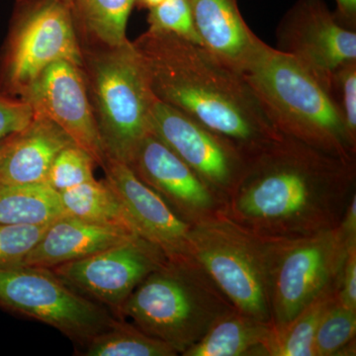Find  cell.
<instances>
[{
    "instance_id": "6da1fadb",
    "label": "cell",
    "mask_w": 356,
    "mask_h": 356,
    "mask_svg": "<svg viewBox=\"0 0 356 356\" xmlns=\"http://www.w3.org/2000/svg\"><path fill=\"white\" fill-rule=\"evenodd\" d=\"M355 161L282 134L245 154L221 212L269 238L314 235L339 227L355 193Z\"/></svg>"
},
{
    "instance_id": "7a4b0ae2",
    "label": "cell",
    "mask_w": 356,
    "mask_h": 356,
    "mask_svg": "<svg viewBox=\"0 0 356 356\" xmlns=\"http://www.w3.org/2000/svg\"><path fill=\"white\" fill-rule=\"evenodd\" d=\"M132 43L154 96L231 140L243 154L282 135L243 74L203 47L149 30Z\"/></svg>"
},
{
    "instance_id": "3957f363",
    "label": "cell",
    "mask_w": 356,
    "mask_h": 356,
    "mask_svg": "<svg viewBox=\"0 0 356 356\" xmlns=\"http://www.w3.org/2000/svg\"><path fill=\"white\" fill-rule=\"evenodd\" d=\"M241 74L281 134L355 163L356 142L334 95L291 56L259 38Z\"/></svg>"
},
{
    "instance_id": "277c9868",
    "label": "cell",
    "mask_w": 356,
    "mask_h": 356,
    "mask_svg": "<svg viewBox=\"0 0 356 356\" xmlns=\"http://www.w3.org/2000/svg\"><path fill=\"white\" fill-rule=\"evenodd\" d=\"M236 310L192 257H166L119 311L182 355L222 316Z\"/></svg>"
},
{
    "instance_id": "5b68a950",
    "label": "cell",
    "mask_w": 356,
    "mask_h": 356,
    "mask_svg": "<svg viewBox=\"0 0 356 356\" xmlns=\"http://www.w3.org/2000/svg\"><path fill=\"white\" fill-rule=\"evenodd\" d=\"M89 100L106 159L130 165L152 133L156 96L132 42L115 47L81 44Z\"/></svg>"
},
{
    "instance_id": "8992f818",
    "label": "cell",
    "mask_w": 356,
    "mask_h": 356,
    "mask_svg": "<svg viewBox=\"0 0 356 356\" xmlns=\"http://www.w3.org/2000/svg\"><path fill=\"white\" fill-rule=\"evenodd\" d=\"M273 241L221 211L191 224L189 233L191 257L236 310L267 323H271Z\"/></svg>"
},
{
    "instance_id": "52a82bcc",
    "label": "cell",
    "mask_w": 356,
    "mask_h": 356,
    "mask_svg": "<svg viewBox=\"0 0 356 356\" xmlns=\"http://www.w3.org/2000/svg\"><path fill=\"white\" fill-rule=\"evenodd\" d=\"M60 60L83 67L72 9L63 0H17L0 55V93L19 98Z\"/></svg>"
},
{
    "instance_id": "ba28073f",
    "label": "cell",
    "mask_w": 356,
    "mask_h": 356,
    "mask_svg": "<svg viewBox=\"0 0 356 356\" xmlns=\"http://www.w3.org/2000/svg\"><path fill=\"white\" fill-rule=\"evenodd\" d=\"M350 248L337 227L299 238H273L270 310L276 331L314 302L337 293Z\"/></svg>"
},
{
    "instance_id": "9c48e42d",
    "label": "cell",
    "mask_w": 356,
    "mask_h": 356,
    "mask_svg": "<svg viewBox=\"0 0 356 356\" xmlns=\"http://www.w3.org/2000/svg\"><path fill=\"white\" fill-rule=\"evenodd\" d=\"M0 308L55 327L79 348L118 320L44 267L0 269Z\"/></svg>"
},
{
    "instance_id": "30bf717a",
    "label": "cell",
    "mask_w": 356,
    "mask_h": 356,
    "mask_svg": "<svg viewBox=\"0 0 356 356\" xmlns=\"http://www.w3.org/2000/svg\"><path fill=\"white\" fill-rule=\"evenodd\" d=\"M278 49L291 56L332 95L337 70L356 60V33L325 0H298L281 20Z\"/></svg>"
},
{
    "instance_id": "8fae6325",
    "label": "cell",
    "mask_w": 356,
    "mask_h": 356,
    "mask_svg": "<svg viewBox=\"0 0 356 356\" xmlns=\"http://www.w3.org/2000/svg\"><path fill=\"white\" fill-rule=\"evenodd\" d=\"M166 259L154 243L140 236L102 252L51 268L69 286L119 316L134 290Z\"/></svg>"
},
{
    "instance_id": "7c38bea8",
    "label": "cell",
    "mask_w": 356,
    "mask_h": 356,
    "mask_svg": "<svg viewBox=\"0 0 356 356\" xmlns=\"http://www.w3.org/2000/svg\"><path fill=\"white\" fill-rule=\"evenodd\" d=\"M152 132L172 149L224 203L245 165V154L228 139L156 97Z\"/></svg>"
},
{
    "instance_id": "4fadbf2b",
    "label": "cell",
    "mask_w": 356,
    "mask_h": 356,
    "mask_svg": "<svg viewBox=\"0 0 356 356\" xmlns=\"http://www.w3.org/2000/svg\"><path fill=\"white\" fill-rule=\"evenodd\" d=\"M21 99L29 103L36 113L57 124L102 168L106 156L89 100L83 67L67 60L51 65Z\"/></svg>"
},
{
    "instance_id": "5bb4252c",
    "label": "cell",
    "mask_w": 356,
    "mask_h": 356,
    "mask_svg": "<svg viewBox=\"0 0 356 356\" xmlns=\"http://www.w3.org/2000/svg\"><path fill=\"white\" fill-rule=\"evenodd\" d=\"M129 168L189 224L222 211L216 192L153 132L143 140Z\"/></svg>"
},
{
    "instance_id": "9a60e30c",
    "label": "cell",
    "mask_w": 356,
    "mask_h": 356,
    "mask_svg": "<svg viewBox=\"0 0 356 356\" xmlns=\"http://www.w3.org/2000/svg\"><path fill=\"white\" fill-rule=\"evenodd\" d=\"M105 180L122 204L142 238L154 243L166 257H191V224L184 221L129 165L107 159Z\"/></svg>"
},
{
    "instance_id": "2e32d148",
    "label": "cell",
    "mask_w": 356,
    "mask_h": 356,
    "mask_svg": "<svg viewBox=\"0 0 356 356\" xmlns=\"http://www.w3.org/2000/svg\"><path fill=\"white\" fill-rule=\"evenodd\" d=\"M135 236L139 235L65 214L49 225L23 266L51 269L86 259Z\"/></svg>"
},
{
    "instance_id": "e0dca14e",
    "label": "cell",
    "mask_w": 356,
    "mask_h": 356,
    "mask_svg": "<svg viewBox=\"0 0 356 356\" xmlns=\"http://www.w3.org/2000/svg\"><path fill=\"white\" fill-rule=\"evenodd\" d=\"M72 145L76 144L63 129L35 112L29 125L16 134L0 161V184H46L56 156Z\"/></svg>"
},
{
    "instance_id": "ac0fdd59",
    "label": "cell",
    "mask_w": 356,
    "mask_h": 356,
    "mask_svg": "<svg viewBox=\"0 0 356 356\" xmlns=\"http://www.w3.org/2000/svg\"><path fill=\"white\" fill-rule=\"evenodd\" d=\"M201 44L236 72L254 51L259 37L243 20L238 0H191Z\"/></svg>"
},
{
    "instance_id": "d6986e66",
    "label": "cell",
    "mask_w": 356,
    "mask_h": 356,
    "mask_svg": "<svg viewBox=\"0 0 356 356\" xmlns=\"http://www.w3.org/2000/svg\"><path fill=\"white\" fill-rule=\"evenodd\" d=\"M274 336L271 323L238 310L222 316L184 356H268Z\"/></svg>"
},
{
    "instance_id": "ffe728a7",
    "label": "cell",
    "mask_w": 356,
    "mask_h": 356,
    "mask_svg": "<svg viewBox=\"0 0 356 356\" xmlns=\"http://www.w3.org/2000/svg\"><path fill=\"white\" fill-rule=\"evenodd\" d=\"M136 0H72L77 34L91 46L115 47L128 41L126 29Z\"/></svg>"
},
{
    "instance_id": "44dd1931",
    "label": "cell",
    "mask_w": 356,
    "mask_h": 356,
    "mask_svg": "<svg viewBox=\"0 0 356 356\" xmlns=\"http://www.w3.org/2000/svg\"><path fill=\"white\" fill-rule=\"evenodd\" d=\"M58 194L65 214L139 235L120 199L106 180L93 179Z\"/></svg>"
},
{
    "instance_id": "7402d4cb",
    "label": "cell",
    "mask_w": 356,
    "mask_h": 356,
    "mask_svg": "<svg viewBox=\"0 0 356 356\" xmlns=\"http://www.w3.org/2000/svg\"><path fill=\"white\" fill-rule=\"evenodd\" d=\"M65 215L60 194L47 184H0V225H44Z\"/></svg>"
},
{
    "instance_id": "603a6c76",
    "label": "cell",
    "mask_w": 356,
    "mask_h": 356,
    "mask_svg": "<svg viewBox=\"0 0 356 356\" xmlns=\"http://www.w3.org/2000/svg\"><path fill=\"white\" fill-rule=\"evenodd\" d=\"M84 356H175V348L149 336L137 325L117 320L113 325L91 339L83 348Z\"/></svg>"
},
{
    "instance_id": "cb8c5ba5",
    "label": "cell",
    "mask_w": 356,
    "mask_h": 356,
    "mask_svg": "<svg viewBox=\"0 0 356 356\" xmlns=\"http://www.w3.org/2000/svg\"><path fill=\"white\" fill-rule=\"evenodd\" d=\"M337 298V293L314 302L281 330L274 329L268 356H315L316 332L325 312Z\"/></svg>"
},
{
    "instance_id": "d4e9b609",
    "label": "cell",
    "mask_w": 356,
    "mask_h": 356,
    "mask_svg": "<svg viewBox=\"0 0 356 356\" xmlns=\"http://www.w3.org/2000/svg\"><path fill=\"white\" fill-rule=\"evenodd\" d=\"M356 310L339 303L337 297L325 312L316 332L315 356H336L355 339Z\"/></svg>"
},
{
    "instance_id": "484cf974",
    "label": "cell",
    "mask_w": 356,
    "mask_h": 356,
    "mask_svg": "<svg viewBox=\"0 0 356 356\" xmlns=\"http://www.w3.org/2000/svg\"><path fill=\"white\" fill-rule=\"evenodd\" d=\"M95 159L83 147L72 145L56 156L47 175L46 184L62 192L95 179Z\"/></svg>"
},
{
    "instance_id": "4316f807",
    "label": "cell",
    "mask_w": 356,
    "mask_h": 356,
    "mask_svg": "<svg viewBox=\"0 0 356 356\" xmlns=\"http://www.w3.org/2000/svg\"><path fill=\"white\" fill-rule=\"evenodd\" d=\"M147 23L149 31L170 33L202 47L194 26L191 0H165L149 9Z\"/></svg>"
},
{
    "instance_id": "83f0119b",
    "label": "cell",
    "mask_w": 356,
    "mask_h": 356,
    "mask_svg": "<svg viewBox=\"0 0 356 356\" xmlns=\"http://www.w3.org/2000/svg\"><path fill=\"white\" fill-rule=\"evenodd\" d=\"M50 224L0 225V269L23 266Z\"/></svg>"
},
{
    "instance_id": "f1b7e54d",
    "label": "cell",
    "mask_w": 356,
    "mask_h": 356,
    "mask_svg": "<svg viewBox=\"0 0 356 356\" xmlns=\"http://www.w3.org/2000/svg\"><path fill=\"white\" fill-rule=\"evenodd\" d=\"M332 95L350 137L356 142V60H351L337 70L332 83Z\"/></svg>"
},
{
    "instance_id": "f546056e",
    "label": "cell",
    "mask_w": 356,
    "mask_h": 356,
    "mask_svg": "<svg viewBox=\"0 0 356 356\" xmlns=\"http://www.w3.org/2000/svg\"><path fill=\"white\" fill-rule=\"evenodd\" d=\"M34 114L29 103L0 93V140L24 130Z\"/></svg>"
},
{
    "instance_id": "4dcf8cb0",
    "label": "cell",
    "mask_w": 356,
    "mask_h": 356,
    "mask_svg": "<svg viewBox=\"0 0 356 356\" xmlns=\"http://www.w3.org/2000/svg\"><path fill=\"white\" fill-rule=\"evenodd\" d=\"M337 297L341 305L356 310V247L348 250Z\"/></svg>"
},
{
    "instance_id": "1f68e13d",
    "label": "cell",
    "mask_w": 356,
    "mask_h": 356,
    "mask_svg": "<svg viewBox=\"0 0 356 356\" xmlns=\"http://www.w3.org/2000/svg\"><path fill=\"white\" fill-rule=\"evenodd\" d=\"M339 234L348 248L356 247V194H353L339 222Z\"/></svg>"
},
{
    "instance_id": "d6a6232c",
    "label": "cell",
    "mask_w": 356,
    "mask_h": 356,
    "mask_svg": "<svg viewBox=\"0 0 356 356\" xmlns=\"http://www.w3.org/2000/svg\"><path fill=\"white\" fill-rule=\"evenodd\" d=\"M337 19L348 28L356 25V0H336Z\"/></svg>"
},
{
    "instance_id": "836d02e7",
    "label": "cell",
    "mask_w": 356,
    "mask_h": 356,
    "mask_svg": "<svg viewBox=\"0 0 356 356\" xmlns=\"http://www.w3.org/2000/svg\"><path fill=\"white\" fill-rule=\"evenodd\" d=\"M16 134H13V135L9 136V137L6 138V139L0 140V161H1L4 154L7 153L9 147L13 145V140L15 139Z\"/></svg>"
},
{
    "instance_id": "e575fe53",
    "label": "cell",
    "mask_w": 356,
    "mask_h": 356,
    "mask_svg": "<svg viewBox=\"0 0 356 356\" xmlns=\"http://www.w3.org/2000/svg\"><path fill=\"white\" fill-rule=\"evenodd\" d=\"M165 0H136V6L140 7V8H145L149 10L153 7L159 6L161 2Z\"/></svg>"
},
{
    "instance_id": "d590c367",
    "label": "cell",
    "mask_w": 356,
    "mask_h": 356,
    "mask_svg": "<svg viewBox=\"0 0 356 356\" xmlns=\"http://www.w3.org/2000/svg\"><path fill=\"white\" fill-rule=\"evenodd\" d=\"M63 1H64L65 4H67V6L70 7V9H72V0H63Z\"/></svg>"
}]
</instances>
